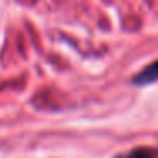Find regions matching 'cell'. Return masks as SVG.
<instances>
[{
  "instance_id": "obj_1",
  "label": "cell",
  "mask_w": 158,
  "mask_h": 158,
  "mask_svg": "<svg viewBox=\"0 0 158 158\" xmlns=\"http://www.w3.org/2000/svg\"><path fill=\"white\" fill-rule=\"evenodd\" d=\"M153 82H158V61L148 65L133 78V83H136V85H148Z\"/></svg>"
},
{
  "instance_id": "obj_2",
  "label": "cell",
  "mask_w": 158,
  "mask_h": 158,
  "mask_svg": "<svg viewBox=\"0 0 158 158\" xmlns=\"http://www.w3.org/2000/svg\"><path fill=\"white\" fill-rule=\"evenodd\" d=\"M117 158H158V153L153 148H136V150L129 151V153L123 155Z\"/></svg>"
}]
</instances>
